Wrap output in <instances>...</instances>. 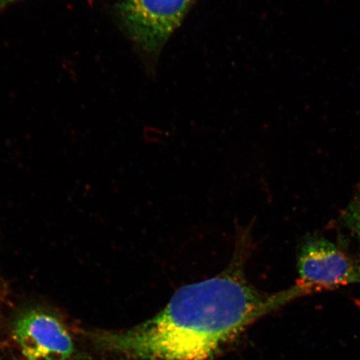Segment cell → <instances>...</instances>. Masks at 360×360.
I'll return each instance as SVG.
<instances>
[{
  "mask_svg": "<svg viewBox=\"0 0 360 360\" xmlns=\"http://www.w3.org/2000/svg\"><path fill=\"white\" fill-rule=\"evenodd\" d=\"M247 233H238L227 266L179 288L160 311L122 330L85 333L97 348L129 360H214L247 327L300 295H269L248 281Z\"/></svg>",
  "mask_w": 360,
  "mask_h": 360,
  "instance_id": "cell-1",
  "label": "cell"
},
{
  "mask_svg": "<svg viewBox=\"0 0 360 360\" xmlns=\"http://www.w3.org/2000/svg\"><path fill=\"white\" fill-rule=\"evenodd\" d=\"M197 0H123L117 13L130 39L148 56L159 55Z\"/></svg>",
  "mask_w": 360,
  "mask_h": 360,
  "instance_id": "cell-2",
  "label": "cell"
},
{
  "mask_svg": "<svg viewBox=\"0 0 360 360\" xmlns=\"http://www.w3.org/2000/svg\"><path fill=\"white\" fill-rule=\"evenodd\" d=\"M298 285L306 292L360 283V262L321 237L310 238L298 255Z\"/></svg>",
  "mask_w": 360,
  "mask_h": 360,
  "instance_id": "cell-3",
  "label": "cell"
},
{
  "mask_svg": "<svg viewBox=\"0 0 360 360\" xmlns=\"http://www.w3.org/2000/svg\"><path fill=\"white\" fill-rule=\"evenodd\" d=\"M13 335L26 360H70L75 354L64 322L46 309L21 314L13 323Z\"/></svg>",
  "mask_w": 360,
  "mask_h": 360,
  "instance_id": "cell-4",
  "label": "cell"
},
{
  "mask_svg": "<svg viewBox=\"0 0 360 360\" xmlns=\"http://www.w3.org/2000/svg\"><path fill=\"white\" fill-rule=\"evenodd\" d=\"M347 217L354 229L360 233V195L349 207Z\"/></svg>",
  "mask_w": 360,
  "mask_h": 360,
  "instance_id": "cell-5",
  "label": "cell"
},
{
  "mask_svg": "<svg viewBox=\"0 0 360 360\" xmlns=\"http://www.w3.org/2000/svg\"><path fill=\"white\" fill-rule=\"evenodd\" d=\"M70 360H93L91 357L86 354L75 353Z\"/></svg>",
  "mask_w": 360,
  "mask_h": 360,
  "instance_id": "cell-6",
  "label": "cell"
},
{
  "mask_svg": "<svg viewBox=\"0 0 360 360\" xmlns=\"http://www.w3.org/2000/svg\"><path fill=\"white\" fill-rule=\"evenodd\" d=\"M4 6H6V2H4V0H0V10Z\"/></svg>",
  "mask_w": 360,
  "mask_h": 360,
  "instance_id": "cell-7",
  "label": "cell"
},
{
  "mask_svg": "<svg viewBox=\"0 0 360 360\" xmlns=\"http://www.w3.org/2000/svg\"><path fill=\"white\" fill-rule=\"evenodd\" d=\"M13 1H15V0H4V2H6V6L8 4H10Z\"/></svg>",
  "mask_w": 360,
  "mask_h": 360,
  "instance_id": "cell-8",
  "label": "cell"
},
{
  "mask_svg": "<svg viewBox=\"0 0 360 360\" xmlns=\"http://www.w3.org/2000/svg\"><path fill=\"white\" fill-rule=\"evenodd\" d=\"M0 360H1V358H0Z\"/></svg>",
  "mask_w": 360,
  "mask_h": 360,
  "instance_id": "cell-9",
  "label": "cell"
}]
</instances>
